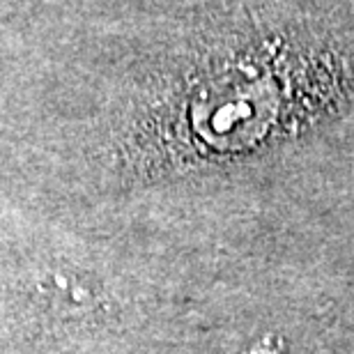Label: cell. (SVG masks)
<instances>
[{"label": "cell", "mask_w": 354, "mask_h": 354, "mask_svg": "<svg viewBox=\"0 0 354 354\" xmlns=\"http://www.w3.org/2000/svg\"><path fill=\"white\" fill-rule=\"evenodd\" d=\"M242 354H286V341L279 334H265L253 341Z\"/></svg>", "instance_id": "obj_1"}]
</instances>
